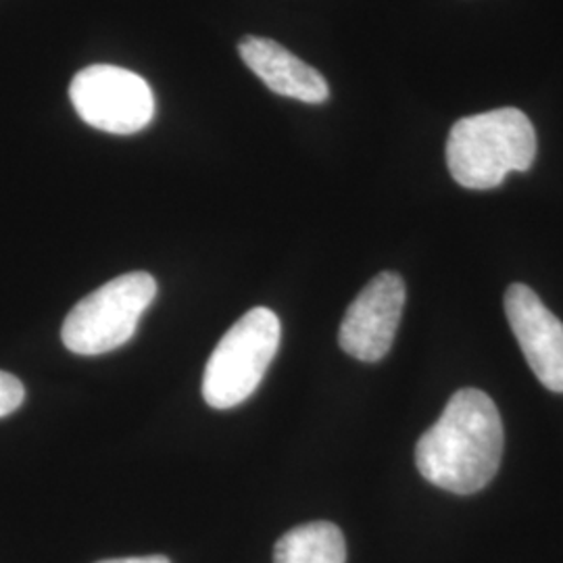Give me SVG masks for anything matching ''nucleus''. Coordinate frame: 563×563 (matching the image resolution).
<instances>
[{
  "label": "nucleus",
  "instance_id": "obj_1",
  "mask_svg": "<svg viewBox=\"0 0 563 563\" xmlns=\"http://www.w3.org/2000/svg\"><path fill=\"white\" fill-rule=\"evenodd\" d=\"M504 443L497 405L478 388H462L418 441L416 463L428 483L455 495H472L497 476Z\"/></svg>",
  "mask_w": 563,
  "mask_h": 563
},
{
  "label": "nucleus",
  "instance_id": "obj_2",
  "mask_svg": "<svg viewBox=\"0 0 563 563\" xmlns=\"http://www.w3.org/2000/svg\"><path fill=\"white\" fill-rule=\"evenodd\" d=\"M446 165L463 188L490 190L511 172H528L537 157V132L528 115L514 109H495L463 118L451 128Z\"/></svg>",
  "mask_w": 563,
  "mask_h": 563
},
{
  "label": "nucleus",
  "instance_id": "obj_3",
  "mask_svg": "<svg viewBox=\"0 0 563 563\" xmlns=\"http://www.w3.org/2000/svg\"><path fill=\"white\" fill-rule=\"evenodd\" d=\"M282 325L272 309L255 307L234 323L209 357L202 397L213 409H232L262 384L280 346Z\"/></svg>",
  "mask_w": 563,
  "mask_h": 563
},
{
  "label": "nucleus",
  "instance_id": "obj_4",
  "mask_svg": "<svg viewBox=\"0 0 563 563\" xmlns=\"http://www.w3.org/2000/svg\"><path fill=\"white\" fill-rule=\"evenodd\" d=\"M157 297V280L132 272L102 284L65 318L60 339L76 355L111 353L132 341L142 313Z\"/></svg>",
  "mask_w": 563,
  "mask_h": 563
},
{
  "label": "nucleus",
  "instance_id": "obj_5",
  "mask_svg": "<svg viewBox=\"0 0 563 563\" xmlns=\"http://www.w3.org/2000/svg\"><path fill=\"white\" fill-rule=\"evenodd\" d=\"M69 99L81 120L109 134H136L155 118V97L139 74L118 65H90L76 74Z\"/></svg>",
  "mask_w": 563,
  "mask_h": 563
},
{
  "label": "nucleus",
  "instance_id": "obj_6",
  "mask_svg": "<svg viewBox=\"0 0 563 563\" xmlns=\"http://www.w3.org/2000/svg\"><path fill=\"white\" fill-rule=\"evenodd\" d=\"M405 297V282L395 272H383L369 280L342 318V351L365 363L386 357L401 323Z\"/></svg>",
  "mask_w": 563,
  "mask_h": 563
},
{
  "label": "nucleus",
  "instance_id": "obj_7",
  "mask_svg": "<svg viewBox=\"0 0 563 563\" xmlns=\"http://www.w3.org/2000/svg\"><path fill=\"white\" fill-rule=\"evenodd\" d=\"M505 313L534 376L544 388L563 393V323L526 284L507 288Z\"/></svg>",
  "mask_w": 563,
  "mask_h": 563
},
{
  "label": "nucleus",
  "instance_id": "obj_8",
  "mask_svg": "<svg viewBox=\"0 0 563 563\" xmlns=\"http://www.w3.org/2000/svg\"><path fill=\"white\" fill-rule=\"evenodd\" d=\"M239 53L246 67L272 92L309 104H322L330 99V86L322 74L295 57L278 42L260 36H244L239 44Z\"/></svg>",
  "mask_w": 563,
  "mask_h": 563
},
{
  "label": "nucleus",
  "instance_id": "obj_9",
  "mask_svg": "<svg viewBox=\"0 0 563 563\" xmlns=\"http://www.w3.org/2000/svg\"><path fill=\"white\" fill-rule=\"evenodd\" d=\"M274 563H346L342 530L332 522L302 523L282 537Z\"/></svg>",
  "mask_w": 563,
  "mask_h": 563
},
{
  "label": "nucleus",
  "instance_id": "obj_10",
  "mask_svg": "<svg viewBox=\"0 0 563 563\" xmlns=\"http://www.w3.org/2000/svg\"><path fill=\"white\" fill-rule=\"evenodd\" d=\"M25 399V388L13 374L0 372V418L18 411Z\"/></svg>",
  "mask_w": 563,
  "mask_h": 563
},
{
  "label": "nucleus",
  "instance_id": "obj_11",
  "mask_svg": "<svg viewBox=\"0 0 563 563\" xmlns=\"http://www.w3.org/2000/svg\"><path fill=\"white\" fill-rule=\"evenodd\" d=\"M99 563H172L163 555H148V558H125V560H107Z\"/></svg>",
  "mask_w": 563,
  "mask_h": 563
}]
</instances>
